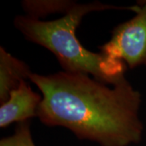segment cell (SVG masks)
Instances as JSON below:
<instances>
[{
    "label": "cell",
    "mask_w": 146,
    "mask_h": 146,
    "mask_svg": "<svg viewBox=\"0 0 146 146\" xmlns=\"http://www.w3.org/2000/svg\"><path fill=\"white\" fill-rule=\"evenodd\" d=\"M29 80L41 91L37 117L47 127H62L80 140L101 146H130L142 140L141 94L124 77L110 88L90 76L66 72Z\"/></svg>",
    "instance_id": "cell-1"
},
{
    "label": "cell",
    "mask_w": 146,
    "mask_h": 146,
    "mask_svg": "<svg viewBox=\"0 0 146 146\" xmlns=\"http://www.w3.org/2000/svg\"><path fill=\"white\" fill-rule=\"evenodd\" d=\"M136 9L137 5L119 7L100 2L75 3L61 18L41 21L27 15H19L14 19V25L27 41L52 53L63 72L86 74L102 83L114 85L125 77V63L111 61L102 53L89 50L79 41L76 32L84 16L90 12L106 10L135 12Z\"/></svg>",
    "instance_id": "cell-2"
},
{
    "label": "cell",
    "mask_w": 146,
    "mask_h": 146,
    "mask_svg": "<svg viewBox=\"0 0 146 146\" xmlns=\"http://www.w3.org/2000/svg\"><path fill=\"white\" fill-rule=\"evenodd\" d=\"M137 6L135 16L115 27L111 38L99 47L106 57L129 69L146 67V2Z\"/></svg>",
    "instance_id": "cell-3"
},
{
    "label": "cell",
    "mask_w": 146,
    "mask_h": 146,
    "mask_svg": "<svg viewBox=\"0 0 146 146\" xmlns=\"http://www.w3.org/2000/svg\"><path fill=\"white\" fill-rule=\"evenodd\" d=\"M42 96L35 93L26 80L10 94L8 99L0 106V127L5 128L13 123H20L37 117V110Z\"/></svg>",
    "instance_id": "cell-4"
},
{
    "label": "cell",
    "mask_w": 146,
    "mask_h": 146,
    "mask_svg": "<svg viewBox=\"0 0 146 146\" xmlns=\"http://www.w3.org/2000/svg\"><path fill=\"white\" fill-rule=\"evenodd\" d=\"M24 61L14 57L3 46L0 47V102L8 99L10 94L18 88L21 81L26 80L32 74Z\"/></svg>",
    "instance_id": "cell-5"
},
{
    "label": "cell",
    "mask_w": 146,
    "mask_h": 146,
    "mask_svg": "<svg viewBox=\"0 0 146 146\" xmlns=\"http://www.w3.org/2000/svg\"><path fill=\"white\" fill-rule=\"evenodd\" d=\"M75 3L71 1H24L22 7L27 16L35 17H45L52 13L66 14Z\"/></svg>",
    "instance_id": "cell-6"
},
{
    "label": "cell",
    "mask_w": 146,
    "mask_h": 146,
    "mask_svg": "<svg viewBox=\"0 0 146 146\" xmlns=\"http://www.w3.org/2000/svg\"><path fill=\"white\" fill-rule=\"evenodd\" d=\"M30 120L17 123L12 135L3 137L0 146H36L33 141Z\"/></svg>",
    "instance_id": "cell-7"
}]
</instances>
